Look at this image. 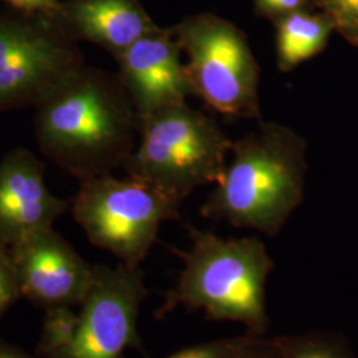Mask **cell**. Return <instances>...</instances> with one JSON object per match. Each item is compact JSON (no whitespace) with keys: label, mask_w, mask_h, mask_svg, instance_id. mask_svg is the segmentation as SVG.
I'll return each mask as SVG.
<instances>
[{"label":"cell","mask_w":358,"mask_h":358,"mask_svg":"<svg viewBox=\"0 0 358 358\" xmlns=\"http://www.w3.org/2000/svg\"><path fill=\"white\" fill-rule=\"evenodd\" d=\"M38 149L78 180L124 169L140 115L118 73L84 65L35 106Z\"/></svg>","instance_id":"1"},{"label":"cell","mask_w":358,"mask_h":358,"mask_svg":"<svg viewBox=\"0 0 358 358\" xmlns=\"http://www.w3.org/2000/svg\"><path fill=\"white\" fill-rule=\"evenodd\" d=\"M230 155L201 214L278 235L303 201L307 143L289 127L260 122L256 130L232 141Z\"/></svg>","instance_id":"2"},{"label":"cell","mask_w":358,"mask_h":358,"mask_svg":"<svg viewBox=\"0 0 358 358\" xmlns=\"http://www.w3.org/2000/svg\"><path fill=\"white\" fill-rule=\"evenodd\" d=\"M190 248L177 251L183 260L178 282L155 312L164 317L176 308L203 310L211 320L235 321L262 336L268 328L266 287L273 260L255 236L222 238L187 227Z\"/></svg>","instance_id":"3"},{"label":"cell","mask_w":358,"mask_h":358,"mask_svg":"<svg viewBox=\"0 0 358 358\" xmlns=\"http://www.w3.org/2000/svg\"><path fill=\"white\" fill-rule=\"evenodd\" d=\"M231 146L211 115L178 103L140 118L138 141L122 170L182 203L198 187L217 185Z\"/></svg>","instance_id":"4"},{"label":"cell","mask_w":358,"mask_h":358,"mask_svg":"<svg viewBox=\"0 0 358 358\" xmlns=\"http://www.w3.org/2000/svg\"><path fill=\"white\" fill-rule=\"evenodd\" d=\"M178 201L153 185L113 173L80 180L72 215L90 243L129 267H140L161 226L179 217Z\"/></svg>","instance_id":"5"},{"label":"cell","mask_w":358,"mask_h":358,"mask_svg":"<svg viewBox=\"0 0 358 358\" xmlns=\"http://www.w3.org/2000/svg\"><path fill=\"white\" fill-rule=\"evenodd\" d=\"M173 31L195 96L220 115L260 120V66L243 32L208 13Z\"/></svg>","instance_id":"6"},{"label":"cell","mask_w":358,"mask_h":358,"mask_svg":"<svg viewBox=\"0 0 358 358\" xmlns=\"http://www.w3.org/2000/svg\"><path fill=\"white\" fill-rule=\"evenodd\" d=\"M84 65L76 41L48 16L0 13V113L35 108Z\"/></svg>","instance_id":"7"},{"label":"cell","mask_w":358,"mask_h":358,"mask_svg":"<svg viewBox=\"0 0 358 358\" xmlns=\"http://www.w3.org/2000/svg\"><path fill=\"white\" fill-rule=\"evenodd\" d=\"M146 296L140 267L94 266L75 338L59 358H122L128 348H141L137 319Z\"/></svg>","instance_id":"8"},{"label":"cell","mask_w":358,"mask_h":358,"mask_svg":"<svg viewBox=\"0 0 358 358\" xmlns=\"http://www.w3.org/2000/svg\"><path fill=\"white\" fill-rule=\"evenodd\" d=\"M7 251L20 294L40 307L81 306L90 292L94 266L53 227L27 236Z\"/></svg>","instance_id":"9"},{"label":"cell","mask_w":358,"mask_h":358,"mask_svg":"<svg viewBox=\"0 0 358 358\" xmlns=\"http://www.w3.org/2000/svg\"><path fill=\"white\" fill-rule=\"evenodd\" d=\"M180 55L173 28L157 26L115 59L140 118L195 96Z\"/></svg>","instance_id":"10"},{"label":"cell","mask_w":358,"mask_h":358,"mask_svg":"<svg viewBox=\"0 0 358 358\" xmlns=\"http://www.w3.org/2000/svg\"><path fill=\"white\" fill-rule=\"evenodd\" d=\"M68 203L45 183V169L26 148L0 159V245L6 250L27 236L53 227Z\"/></svg>","instance_id":"11"},{"label":"cell","mask_w":358,"mask_h":358,"mask_svg":"<svg viewBox=\"0 0 358 358\" xmlns=\"http://www.w3.org/2000/svg\"><path fill=\"white\" fill-rule=\"evenodd\" d=\"M48 17L73 41L99 45L115 59L157 27L140 0H65Z\"/></svg>","instance_id":"12"},{"label":"cell","mask_w":358,"mask_h":358,"mask_svg":"<svg viewBox=\"0 0 358 358\" xmlns=\"http://www.w3.org/2000/svg\"><path fill=\"white\" fill-rule=\"evenodd\" d=\"M276 27V64L279 71L291 72L324 50L333 23L300 10L280 17Z\"/></svg>","instance_id":"13"},{"label":"cell","mask_w":358,"mask_h":358,"mask_svg":"<svg viewBox=\"0 0 358 358\" xmlns=\"http://www.w3.org/2000/svg\"><path fill=\"white\" fill-rule=\"evenodd\" d=\"M78 315L69 307L47 309L38 352L47 358H59L72 344L76 334Z\"/></svg>","instance_id":"14"},{"label":"cell","mask_w":358,"mask_h":358,"mask_svg":"<svg viewBox=\"0 0 358 358\" xmlns=\"http://www.w3.org/2000/svg\"><path fill=\"white\" fill-rule=\"evenodd\" d=\"M271 341L278 358H350L341 346L321 336H285Z\"/></svg>","instance_id":"15"},{"label":"cell","mask_w":358,"mask_h":358,"mask_svg":"<svg viewBox=\"0 0 358 358\" xmlns=\"http://www.w3.org/2000/svg\"><path fill=\"white\" fill-rule=\"evenodd\" d=\"M257 337L260 336L250 333L242 337L222 338L185 348L166 358H242Z\"/></svg>","instance_id":"16"},{"label":"cell","mask_w":358,"mask_h":358,"mask_svg":"<svg viewBox=\"0 0 358 358\" xmlns=\"http://www.w3.org/2000/svg\"><path fill=\"white\" fill-rule=\"evenodd\" d=\"M331 19L333 27L358 43V0H317Z\"/></svg>","instance_id":"17"},{"label":"cell","mask_w":358,"mask_h":358,"mask_svg":"<svg viewBox=\"0 0 358 358\" xmlns=\"http://www.w3.org/2000/svg\"><path fill=\"white\" fill-rule=\"evenodd\" d=\"M19 297L22 294L11 257L7 250H0V320Z\"/></svg>","instance_id":"18"},{"label":"cell","mask_w":358,"mask_h":358,"mask_svg":"<svg viewBox=\"0 0 358 358\" xmlns=\"http://www.w3.org/2000/svg\"><path fill=\"white\" fill-rule=\"evenodd\" d=\"M17 13L50 16L56 11L60 0H3Z\"/></svg>","instance_id":"19"},{"label":"cell","mask_w":358,"mask_h":358,"mask_svg":"<svg viewBox=\"0 0 358 358\" xmlns=\"http://www.w3.org/2000/svg\"><path fill=\"white\" fill-rule=\"evenodd\" d=\"M257 7L267 15L278 16L279 19L288 15L303 10L306 0H255Z\"/></svg>","instance_id":"20"},{"label":"cell","mask_w":358,"mask_h":358,"mask_svg":"<svg viewBox=\"0 0 358 358\" xmlns=\"http://www.w3.org/2000/svg\"><path fill=\"white\" fill-rule=\"evenodd\" d=\"M242 358H278L272 341H266L257 337L255 341L245 350Z\"/></svg>","instance_id":"21"},{"label":"cell","mask_w":358,"mask_h":358,"mask_svg":"<svg viewBox=\"0 0 358 358\" xmlns=\"http://www.w3.org/2000/svg\"><path fill=\"white\" fill-rule=\"evenodd\" d=\"M0 358H31L23 352L15 349L13 346L4 345L0 343Z\"/></svg>","instance_id":"22"},{"label":"cell","mask_w":358,"mask_h":358,"mask_svg":"<svg viewBox=\"0 0 358 358\" xmlns=\"http://www.w3.org/2000/svg\"><path fill=\"white\" fill-rule=\"evenodd\" d=\"M0 250H6V248H3V247H1V245H0Z\"/></svg>","instance_id":"23"}]
</instances>
